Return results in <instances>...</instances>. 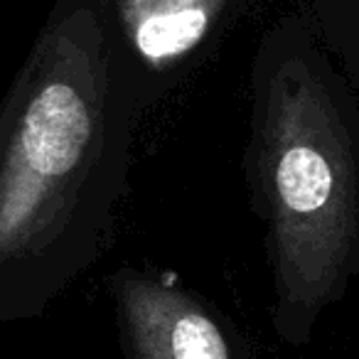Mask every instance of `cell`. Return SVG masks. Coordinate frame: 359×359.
<instances>
[{"label":"cell","mask_w":359,"mask_h":359,"mask_svg":"<svg viewBox=\"0 0 359 359\" xmlns=\"http://www.w3.org/2000/svg\"><path fill=\"white\" fill-rule=\"evenodd\" d=\"M126 84L101 0H55L0 101V323L94 261L126 143Z\"/></svg>","instance_id":"cell-1"},{"label":"cell","mask_w":359,"mask_h":359,"mask_svg":"<svg viewBox=\"0 0 359 359\" xmlns=\"http://www.w3.org/2000/svg\"><path fill=\"white\" fill-rule=\"evenodd\" d=\"M259 109L256 180L271 229L278 323L288 337H305L352 261L354 148L327 84L308 62L283 67Z\"/></svg>","instance_id":"cell-2"},{"label":"cell","mask_w":359,"mask_h":359,"mask_svg":"<svg viewBox=\"0 0 359 359\" xmlns=\"http://www.w3.org/2000/svg\"><path fill=\"white\" fill-rule=\"evenodd\" d=\"M128 359H236L222 323L187 290L121 271L111 280Z\"/></svg>","instance_id":"cell-3"},{"label":"cell","mask_w":359,"mask_h":359,"mask_svg":"<svg viewBox=\"0 0 359 359\" xmlns=\"http://www.w3.org/2000/svg\"><path fill=\"white\" fill-rule=\"evenodd\" d=\"M224 6L226 0H114V30L140 60L165 69L207 40Z\"/></svg>","instance_id":"cell-4"}]
</instances>
